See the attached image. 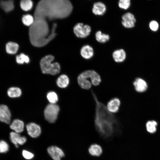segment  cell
<instances>
[{
  "label": "cell",
  "instance_id": "1",
  "mask_svg": "<svg viewBox=\"0 0 160 160\" xmlns=\"http://www.w3.org/2000/svg\"><path fill=\"white\" fill-rule=\"evenodd\" d=\"M95 103V125L98 133L102 136L108 137L119 131L121 124L119 120L100 102L92 90H91Z\"/></svg>",
  "mask_w": 160,
  "mask_h": 160
},
{
  "label": "cell",
  "instance_id": "2",
  "mask_svg": "<svg viewBox=\"0 0 160 160\" xmlns=\"http://www.w3.org/2000/svg\"><path fill=\"white\" fill-rule=\"evenodd\" d=\"M72 9L69 0H41L35 11V20L45 21V17L50 19L63 18L68 16Z\"/></svg>",
  "mask_w": 160,
  "mask_h": 160
},
{
  "label": "cell",
  "instance_id": "3",
  "mask_svg": "<svg viewBox=\"0 0 160 160\" xmlns=\"http://www.w3.org/2000/svg\"><path fill=\"white\" fill-rule=\"evenodd\" d=\"M78 83L82 89H90L92 85H98L101 82L99 74L93 70L86 71L80 73L77 77Z\"/></svg>",
  "mask_w": 160,
  "mask_h": 160
},
{
  "label": "cell",
  "instance_id": "4",
  "mask_svg": "<svg viewBox=\"0 0 160 160\" xmlns=\"http://www.w3.org/2000/svg\"><path fill=\"white\" fill-rule=\"evenodd\" d=\"M54 59L53 56L49 55L41 59L40 65L43 73L55 75L60 72V65L57 62L52 63Z\"/></svg>",
  "mask_w": 160,
  "mask_h": 160
},
{
  "label": "cell",
  "instance_id": "5",
  "mask_svg": "<svg viewBox=\"0 0 160 160\" xmlns=\"http://www.w3.org/2000/svg\"><path fill=\"white\" fill-rule=\"evenodd\" d=\"M59 110V106L55 104L50 103L48 105L44 111L46 120L51 123L55 122L57 118Z\"/></svg>",
  "mask_w": 160,
  "mask_h": 160
},
{
  "label": "cell",
  "instance_id": "6",
  "mask_svg": "<svg viewBox=\"0 0 160 160\" xmlns=\"http://www.w3.org/2000/svg\"><path fill=\"white\" fill-rule=\"evenodd\" d=\"M73 31L77 37L83 38L89 35L91 31V28L88 25H84L82 23H79L75 25Z\"/></svg>",
  "mask_w": 160,
  "mask_h": 160
},
{
  "label": "cell",
  "instance_id": "7",
  "mask_svg": "<svg viewBox=\"0 0 160 160\" xmlns=\"http://www.w3.org/2000/svg\"><path fill=\"white\" fill-rule=\"evenodd\" d=\"M48 154L54 160H61L65 156L63 151L60 148L55 146H52L47 149Z\"/></svg>",
  "mask_w": 160,
  "mask_h": 160
},
{
  "label": "cell",
  "instance_id": "8",
  "mask_svg": "<svg viewBox=\"0 0 160 160\" xmlns=\"http://www.w3.org/2000/svg\"><path fill=\"white\" fill-rule=\"evenodd\" d=\"M26 128L28 135L33 138L37 137L41 134L40 127L34 123L28 124L26 126Z\"/></svg>",
  "mask_w": 160,
  "mask_h": 160
},
{
  "label": "cell",
  "instance_id": "9",
  "mask_svg": "<svg viewBox=\"0 0 160 160\" xmlns=\"http://www.w3.org/2000/svg\"><path fill=\"white\" fill-rule=\"evenodd\" d=\"M11 114L7 106L4 105H0V120L7 124L10 122Z\"/></svg>",
  "mask_w": 160,
  "mask_h": 160
},
{
  "label": "cell",
  "instance_id": "10",
  "mask_svg": "<svg viewBox=\"0 0 160 160\" xmlns=\"http://www.w3.org/2000/svg\"><path fill=\"white\" fill-rule=\"evenodd\" d=\"M122 24L125 28H131L135 26L136 19L133 15L130 13H125L122 16Z\"/></svg>",
  "mask_w": 160,
  "mask_h": 160
},
{
  "label": "cell",
  "instance_id": "11",
  "mask_svg": "<svg viewBox=\"0 0 160 160\" xmlns=\"http://www.w3.org/2000/svg\"><path fill=\"white\" fill-rule=\"evenodd\" d=\"M10 137L11 142L17 148L18 147V145H23L27 141V139L25 137L22 136L19 133L15 132H10Z\"/></svg>",
  "mask_w": 160,
  "mask_h": 160
},
{
  "label": "cell",
  "instance_id": "12",
  "mask_svg": "<svg viewBox=\"0 0 160 160\" xmlns=\"http://www.w3.org/2000/svg\"><path fill=\"white\" fill-rule=\"evenodd\" d=\"M121 102L118 98H112L108 103L106 106L108 111L111 113H116L119 111Z\"/></svg>",
  "mask_w": 160,
  "mask_h": 160
},
{
  "label": "cell",
  "instance_id": "13",
  "mask_svg": "<svg viewBox=\"0 0 160 160\" xmlns=\"http://www.w3.org/2000/svg\"><path fill=\"white\" fill-rule=\"evenodd\" d=\"M19 49L18 44L14 41H9L7 42L5 46V49L6 52L9 55L15 54Z\"/></svg>",
  "mask_w": 160,
  "mask_h": 160
},
{
  "label": "cell",
  "instance_id": "14",
  "mask_svg": "<svg viewBox=\"0 0 160 160\" xmlns=\"http://www.w3.org/2000/svg\"><path fill=\"white\" fill-rule=\"evenodd\" d=\"M136 90L139 92H143L147 89L148 86L146 81L140 78L136 79L133 82Z\"/></svg>",
  "mask_w": 160,
  "mask_h": 160
},
{
  "label": "cell",
  "instance_id": "15",
  "mask_svg": "<svg viewBox=\"0 0 160 160\" xmlns=\"http://www.w3.org/2000/svg\"><path fill=\"white\" fill-rule=\"evenodd\" d=\"M80 54L83 58L86 59H89L93 55V49L91 46L88 45H85L81 48Z\"/></svg>",
  "mask_w": 160,
  "mask_h": 160
},
{
  "label": "cell",
  "instance_id": "16",
  "mask_svg": "<svg viewBox=\"0 0 160 160\" xmlns=\"http://www.w3.org/2000/svg\"><path fill=\"white\" fill-rule=\"evenodd\" d=\"M24 127V122L18 119L14 120L10 126V128L14 132L19 133L23 131Z\"/></svg>",
  "mask_w": 160,
  "mask_h": 160
},
{
  "label": "cell",
  "instance_id": "17",
  "mask_svg": "<svg viewBox=\"0 0 160 160\" xmlns=\"http://www.w3.org/2000/svg\"><path fill=\"white\" fill-rule=\"evenodd\" d=\"M106 7L102 2H99L95 3L93 6L92 11L96 15H102L106 11Z\"/></svg>",
  "mask_w": 160,
  "mask_h": 160
},
{
  "label": "cell",
  "instance_id": "18",
  "mask_svg": "<svg viewBox=\"0 0 160 160\" xmlns=\"http://www.w3.org/2000/svg\"><path fill=\"white\" fill-rule=\"evenodd\" d=\"M112 56L115 62L121 63L125 60L126 57V54L124 49H121L115 51L113 53Z\"/></svg>",
  "mask_w": 160,
  "mask_h": 160
},
{
  "label": "cell",
  "instance_id": "19",
  "mask_svg": "<svg viewBox=\"0 0 160 160\" xmlns=\"http://www.w3.org/2000/svg\"><path fill=\"white\" fill-rule=\"evenodd\" d=\"M88 151L91 155L93 156H99L102 154L103 150L101 147L99 145L94 144L89 146Z\"/></svg>",
  "mask_w": 160,
  "mask_h": 160
},
{
  "label": "cell",
  "instance_id": "20",
  "mask_svg": "<svg viewBox=\"0 0 160 160\" xmlns=\"http://www.w3.org/2000/svg\"><path fill=\"white\" fill-rule=\"evenodd\" d=\"M0 6L5 12H9L12 11L14 8L13 1L12 0L1 1L0 2Z\"/></svg>",
  "mask_w": 160,
  "mask_h": 160
},
{
  "label": "cell",
  "instance_id": "21",
  "mask_svg": "<svg viewBox=\"0 0 160 160\" xmlns=\"http://www.w3.org/2000/svg\"><path fill=\"white\" fill-rule=\"evenodd\" d=\"M69 82V79L68 76L65 74L60 76L57 78L56 83L59 87L64 88L68 86Z\"/></svg>",
  "mask_w": 160,
  "mask_h": 160
},
{
  "label": "cell",
  "instance_id": "22",
  "mask_svg": "<svg viewBox=\"0 0 160 160\" xmlns=\"http://www.w3.org/2000/svg\"><path fill=\"white\" fill-rule=\"evenodd\" d=\"M8 96L12 98L19 97L22 94L21 89L17 87H11L9 88L7 92Z\"/></svg>",
  "mask_w": 160,
  "mask_h": 160
},
{
  "label": "cell",
  "instance_id": "23",
  "mask_svg": "<svg viewBox=\"0 0 160 160\" xmlns=\"http://www.w3.org/2000/svg\"><path fill=\"white\" fill-rule=\"evenodd\" d=\"M33 4L31 0H21L20 3L21 8L25 11L30 10L33 7Z\"/></svg>",
  "mask_w": 160,
  "mask_h": 160
},
{
  "label": "cell",
  "instance_id": "24",
  "mask_svg": "<svg viewBox=\"0 0 160 160\" xmlns=\"http://www.w3.org/2000/svg\"><path fill=\"white\" fill-rule=\"evenodd\" d=\"M22 21L24 25L26 26H30L33 24L35 19L31 15L26 14L23 16Z\"/></svg>",
  "mask_w": 160,
  "mask_h": 160
},
{
  "label": "cell",
  "instance_id": "25",
  "mask_svg": "<svg viewBox=\"0 0 160 160\" xmlns=\"http://www.w3.org/2000/svg\"><path fill=\"white\" fill-rule=\"evenodd\" d=\"M15 60L18 64H23L25 63H29L30 62V58L27 55L23 53H21L16 56Z\"/></svg>",
  "mask_w": 160,
  "mask_h": 160
},
{
  "label": "cell",
  "instance_id": "26",
  "mask_svg": "<svg viewBox=\"0 0 160 160\" xmlns=\"http://www.w3.org/2000/svg\"><path fill=\"white\" fill-rule=\"evenodd\" d=\"M95 38L96 40L101 43H104L108 41L110 39L109 36L107 34L103 33L100 31H98L95 33Z\"/></svg>",
  "mask_w": 160,
  "mask_h": 160
},
{
  "label": "cell",
  "instance_id": "27",
  "mask_svg": "<svg viewBox=\"0 0 160 160\" xmlns=\"http://www.w3.org/2000/svg\"><path fill=\"white\" fill-rule=\"evenodd\" d=\"M157 124V123L155 121H148L146 124V129L148 132L151 133L155 132Z\"/></svg>",
  "mask_w": 160,
  "mask_h": 160
},
{
  "label": "cell",
  "instance_id": "28",
  "mask_svg": "<svg viewBox=\"0 0 160 160\" xmlns=\"http://www.w3.org/2000/svg\"><path fill=\"white\" fill-rule=\"evenodd\" d=\"M47 98L50 103L55 104L58 100V97L56 93L54 92H49L47 95Z\"/></svg>",
  "mask_w": 160,
  "mask_h": 160
},
{
  "label": "cell",
  "instance_id": "29",
  "mask_svg": "<svg viewBox=\"0 0 160 160\" xmlns=\"http://www.w3.org/2000/svg\"><path fill=\"white\" fill-rule=\"evenodd\" d=\"M9 146L8 143L3 140H0V153H5L9 150Z\"/></svg>",
  "mask_w": 160,
  "mask_h": 160
},
{
  "label": "cell",
  "instance_id": "30",
  "mask_svg": "<svg viewBox=\"0 0 160 160\" xmlns=\"http://www.w3.org/2000/svg\"><path fill=\"white\" fill-rule=\"evenodd\" d=\"M130 0H119V7L122 9H127L129 7Z\"/></svg>",
  "mask_w": 160,
  "mask_h": 160
},
{
  "label": "cell",
  "instance_id": "31",
  "mask_svg": "<svg viewBox=\"0 0 160 160\" xmlns=\"http://www.w3.org/2000/svg\"><path fill=\"white\" fill-rule=\"evenodd\" d=\"M22 153L23 157L26 159H31L34 156L32 153L26 150H23Z\"/></svg>",
  "mask_w": 160,
  "mask_h": 160
},
{
  "label": "cell",
  "instance_id": "32",
  "mask_svg": "<svg viewBox=\"0 0 160 160\" xmlns=\"http://www.w3.org/2000/svg\"><path fill=\"white\" fill-rule=\"evenodd\" d=\"M150 29L153 31H156L159 28V24L158 23L154 20L151 21L149 24Z\"/></svg>",
  "mask_w": 160,
  "mask_h": 160
}]
</instances>
